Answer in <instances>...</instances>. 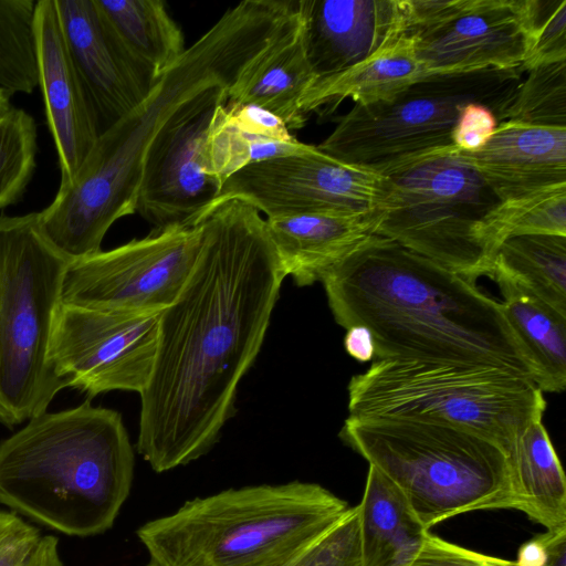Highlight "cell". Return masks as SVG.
I'll list each match as a JSON object with an SVG mask.
<instances>
[{
    "mask_svg": "<svg viewBox=\"0 0 566 566\" xmlns=\"http://www.w3.org/2000/svg\"><path fill=\"white\" fill-rule=\"evenodd\" d=\"M226 102L216 107L203 146V171L220 190L232 175L250 165L311 148L312 145L297 139L281 142L242 132L228 117Z\"/></svg>",
    "mask_w": 566,
    "mask_h": 566,
    "instance_id": "cell-27",
    "label": "cell"
},
{
    "mask_svg": "<svg viewBox=\"0 0 566 566\" xmlns=\"http://www.w3.org/2000/svg\"><path fill=\"white\" fill-rule=\"evenodd\" d=\"M339 438L400 490L428 531L472 511L523 512L509 455L481 434L421 419L348 416Z\"/></svg>",
    "mask_w": 566,
    "mask_h": 566,
    "instance_id": "cell-5",
    "label": "cell"
},
{
    "mask_svg": "<svg viewBox=\"0 0 566 566\" xmlns=\"http://www.w3.org/2000/svg\"><path fill=\"white\" fill-rule=\"evenodd\" d=\"M21 566H64L57 538L53 535L41 536L32 553Z\"/></svg>",
    "mask_w": 566,
    "mask_h": 566,
    "instance_id": "cell-40",
    "label": "cell"
},
{
    "mask_svg": "<svg viewBox=\"0 0 566 566\" xmlns=\"http://www.w3.org/2000/svg\"><path fill=\"white\" fill-rule=\"evenodd\" d=\"M41 538L39 530L12 511H0V566H21Z\"/></svg>",
    "mask_w": 566,
    "mask_h": 566,
    "instance_id": "cell-35",
    "label": "cell"
},
{
    "mask_svg": "<svg viewBox=\"0 0 566 566\" xmlns=\"http://www.w3.org/2000/svg\"><path fill=\"white\" fill-rule=\"evenodd\" d=\"M471 0H407V35L442 23L464 10Z\"/></svg>",
    "mask_w": 566,
    "mask_h": 566,
    "instance_id": "cell-38",
    "label": "cell"
},
{
    "mask_svg": "<svg viewBox=\"0 0 566 566\" xmlns=\"http://www.w3.org/2000/svg\"><path fill=\"white\" fill-rule=\"evenodd\" d=\"M348 509L317 483L258 484L189 500L136 534L147 566H282Z\"/></svg>",
    "mask_w": 566,
    "mask_h": 566,
    "instance_id": "cell-4",
    "label": "cell"
},
{
    "mask_svg": "<svg viewBox=\"0 0 566 566\" xmlns=\"http://www.w3.org/2000/svg\"><path fill=\"white\" fill-rule=\"evenodd\" d=\"M484 230L495 253L507 238L514 235L566 237V185L501 201L486 218Z\"/></svg>",
    "mask_w": 566,
    "mask_h": 566,
    "instance_id": "cell-29",
    "label": "cell"
},
{
    "mask_svg": "<svg viewBox=\"0 0 566 566\" xmlns=\"http://www.w3.org/2000/svg\"><path fill=\"white\" fill-rule=\"evenodd\" d=\"M34 0H0V87L30 94L39 86Z\"/></svg>",
    "mask_w": 566,
    "mask_h": 566,
    "instance_id": "cell-28",
    "label": "cell"
},
{
    "mask_svg": "<svg viewBox=\"0 0 566 566\" xmlns=\"http://www.w3.org/2000/svg\"><path fill=\"white\" fill-rule=\"evenodd\" d=\"M526 72L505 120L566 128V61L541 64Z\"/></svg>",
    "mask_w": 566,
    "mask_h": 566,
    "instance_id": "cell-30",
    "label": "cell"
},
{
    "mask_svg": "<svg viewBox=\"0 0 566 566\" xmlns=\"http://www.w3.org/2000/svg\"><path fill=\"white\" fill-rule=\"evenodd\" d=\"M401 566H515V563L459 546L427 532Z\"/></svg>",
    "mask_w": 566,
    "mask_h": 566,
    "instance_id": "cell-34",
    "label": "cell"
},
{
    "mask_svg": "<svg viewBox=\"0 0 566 566\" xmlns=\"http://www.w3.org/2000/svg\"><path fill=\"white\" fill-rule=\"evenodd\" d=\"M509 458L523 513L546 531L566 528L565 474L542 420L517 436Z\"/></svg>",
    "mask_w": 566,
    "mask_h": 566,
    "instance_id": "cell-23",
    "label": "cell"
},
{
    "mask_svg": "<svg viewBox=\"0 0 566 566\" xmlns=\"http://www.w3.org/2000/svg\"><path fill=\"white\" fill-rule=\"evenodd\" d=\"M547 562V552L541 541L535 536L525 542L518 549L515 566H545Z\"/></svg>",
    "mask_w": 566,
    "mask_h": 566,
    "instance_id": "cell-41",
    "label": "cell"
},
{
    "mask_svg": "<svg viewBox=\"0 0 566 566\" xmlns=\"http://www.w3.org/2000/svg\"><path fill=\"white\" fill-rule=\"evenodd\" d=\"M385 176L375 234L471 281L491 276L496 253L484 226L501 200L471 165L448 146Z\"/></svg>",
    "mask_w": 566,
    "mask_h": 566,
    "instance_id": "cell-9",
    "label": "cell"
},
{
    "mask_svg": "<svg viewBox=\"0 0 566 566\" xmlns=\"http://www.w3.org/2000/svg\"><path fill=\"white\" fill-rule=\"evenodd\" d=\"M161 312L103 311L61 303L48 360L67 387L90 398L146 388L155 363Z\"/></svg>",
    "mask_w": 566,
    "mask_h": 566,
    "instance_id": "cell-11",
    "label": "cell"
},
{
    "mask_svg": "<svg viewBox=\"0 0 566 566\" xmlns=\"http://www.w3.org/2000/svg\"><path fill=\"white\" fill-rule=\"evenodd\" d=\"M412 38L426 75L522 66L528 48L527 0H471Z\"/></svg>",
    "mask_w": 566,
    "mask_h": 566,
    "instance_id": "cell-14",
    "label": "cell"
},
{
    "mask_svg": "<svg viewBox=\"0 0 566 566\" xmlns=\"http://www.w3.org/2000/svg\"><path fill=\"white\" fill-rule=\"evenodd\" d=\"M499 125L496 115L479 103L464 105L451 133L452 146L459 150L475 151L494 134Z\"/></svg>",
    "mask_w": 566,
    "mask_h": 566,
    "instance_id": "cell-36",
    "label": "cell"
},
{
    "mask_svg": "<svg viewBox=\"0 0 566 566\" xmlns=\"http://www.w3.org/2000/svg\"><path fill=\"white\" fill-rule=\"evenodd\" d=\"M136 62L156 80L186 51L185 38L160 0H96Z\"/></svg>",
    "mask_w": 566,
    "mask_h": 566,
    "instance_id": "cell-25",
    "label": "cell"
},
{
    "mask_svg": "<svg viewBox=\"0 0 566 566\" xmlns=\"http://www.w3.org/2000/svg\"><path fill=\"white\" fill-rule=\"evenodd\" d=\"M201 229H153L142 238L71 262L61 303L82 307L151 313L179 295L197 261Z\"/></svg>",
    "mask_w": 566,
    "mask_h": 566,
    "instance_id": "cell-10",
    "label": "cell"
},
{
    "mask_svg": "<svg viewBox=\"0 0 566 566\" xmlns=\"http://www.w3.org/2000/svg\"><path fill=\"white\" fill-rule=\"evenodd\" d=\"M230 86H214L186 103L149 146L136 212L153 229L197 226L214 205L220 187L203 171V146L218 104Z\"/></svg>",
    "mask_w": 566,
    "mask_h": 566,
    "instance_id": "cell-13",
    "label": "cell"
},
{
    "mask_svg": "<svg viewBox=\"0 0 566 566\" xmlns=\"http://www.w3.org/2000/svg\"><path fill=\"white\" fill-rule=\"evenodd\" d=\"M298 10L315 81L378 54L409 29L407 0H298Z\"/></svg>",
    "mask_w": 566,
    "mask_h": 566,
    "instance_id": "cell-16",
    "label": "cell"
},
{
    "mask_svg": "<svg viewBox=\"0 0 566 566\" xmlns=\"http://www.w3.org/2000/svg\"><path fill=\"white\" fill-rule=\"evenodd\" d=\"M224 107L230 120L249 135L281 142L296 139L280 117L261 106L227 99Z\"/></svg>",
    "mask_w": 566,
    "mask_h": 566,
    "instance_id": "cell-37",
    "label": "cell"
},
{
    "mask_svg": "<svg viewBox=\"0 0 566 566\" xmlns=\"http://www.w3.org/2000/svg\"><path fill=\"white\" fill-rule=\"evenodd\" d=\"M282 566H361L358 505Z\"/></svg>",
    "mask_w": 566,
    "mask_h": 566,
    "instance_id": "cell-32",
    "label": "cell"
},
{
    "mask_svg": "<svg viewBox=\"0 0 566 566\" xmlns=\"http://www.w3.org/2000/svg\"><path fill=\"white\" fill-rule=\"evenodd\" d=\"M39 87L61 171L72 181L101 135L91 98L73 62L54 0L35 4Z\"/></svg>",
    "mask_w": 566,
    "mask_h": 566,
    "instance_id": "cell-17",
    "label": "cell"
},
{
    "mask_svg": "<svg viewBox=\"0 0 566 566\" xmlns=\"http://www.w3.org/2000/svg\"><path fill=\"white\" fill-rule=\"evenodd\" d=\"M387 191L386 176L339 161L312 145L304 153L235 172L222 185L214 205L241 200L266 219L314 213L359 216L378 210Z\"/></svg>",
    "mask_w": 566,
    "mask_h": 566,
    "instance_id": "cell-12",
    "label": "cell"
},
{
    "mask_svg": "<svg viewBox=\"0 0 566 566\" xmlns=\"http://www.w3.org/2000/svg\"><path fill=\"white\" fill-rule=\"evenodd\" d=\"M450 148L501 201L566 185V128L504 120L480 149Z\"/></svg>",
    "mask_w": 566,
    "mask_h": 566,
    "instance_id": "cell-18",
    "label": "cell"
},
{
    "mask_svg": "<svg viewBox=\"0 0 566 566\" xmlns=\"http://www.w3.org/2000/svg\"><path fill=\"white\" fill-rule=\"evenodd\" d=\"M525 72L522 66L492 67L424 76L390 99L355 104L317 148L385 176L451 146V133L467 104L485 105L504 122Z\"/></svg>",
    "mask_w": 566,
    "mask_h": 566,
    "instance_id": "cell-8",
    "label": "cell"
},
{
    "mask_svg": "<svg viewBox=\"0 0 566 566\" xmlns=\"http://www.w3.org/2000/svg\"><path fill=\"white\" fill-rule=\"evenodd\" d=\"M530 40L524 71L566 61V0H527Z\"/></svg>",
    "mask_w": 566,
    "mask_h": 566,
    "instance_id": "cell-33",
    "label": "cell"
},
{
    "mask_svg": "<svg viewBox=\"0 0 566 566\" xmlns=\"http://www.w3.org/2000/svg\"><path fill=\"white\" fill-rule=\"evenodd\" d=\"M378 210L359 216L300 214L265 218L285 275L302 287L323 277L375 234Z\"/></svg>",
    "mask_w": 566,
    "mask_h": 566,
    "instance_id": "cell-19",
    "label": "cell"
},
{
    "mask_svg": "<svg viewBox=\"0 0 566 566\" xmlns=\"http://www.w3.org/2000/svg\"><path fill=\"white\" fill-rule=\"evenodd\" d=\"M122 415L81 405L43 412L0 442V504L70 536L114 525L134 479Z\"/></svg>",
    "mask_w": 566,
    "mask_h": 566,
    "instance_id": "cell-3",
    "label": "cell"
},
{
    "mask_svg": "<svg viewBox=\"0 0 566 566\" xmlns=\"http://www.w3.org/2000/svg\"><path fill=\"white\" fill-rule=\"evenodd\" d=\"M70 263L44 237L38 212L0 216V423L10 429L67 388L48 352Z\"/></svg>",
    "mask_w": 566,
    "mask_h": 566,
    "instance_id": "cell-7",
    "label": "cell"
},
{
    "mask_svg": "<svg viewBox=\"0 0 566 566\" xmlns=\"http://www.w3.org/2000/svg\"><path fill=\"white\" fill-rule=\"evenodd\" d=\"M322 283L338 325L370 331L376 360L497 369L539 385L502 303L396 241L371 235Z\"/></svg>",
    "mask_w": 566,
    "mask_h": 566,
    "instance_id": "cell-2",
    "label": "cell"
},
{
    "mask_svg": "<svg viewBox=\"0 0 566 566\" xmlns=\"http://www.w3.org/2000/svg\"><path fill=\"white\" fill-rule=\"evenodd\" d=\"M358 507L361 566H401L429 532L400 490L371 465Z\"/></svg>",
    "mask_w": 566,
    "mask_h": 566,
    "instance_id": "cell-22",
    "label": "cell"
},
{
    "mask_svg": "<svg viewBox=\"0 0 566 566\" xmlns=\"http://www.w3.org/2000/svg\"><path fill=\"white\" fill-rule=\"evenodd\" d=\"M54 2L102 134L139 105L155 81L129 54L96 0Z\"/></svg>",
    "mask_w": 566,
    "mask_h": 566,
    "instance_id": "cell-15",
    "label": "cell"
},
{
    "mask_svg": "<svg viewBox=\"0 0 566 566\" xmlns=\"http://www.w3.org/2000/svg\"><path fill=\"white\" fill-rule=\"evenodd\" d=\"M315 81L307 61L297 8L279 34L240 72L228 101L261 106L291 129L304 127L307 116L301 102Z\"/></svg>",
    "mask_w": 566,
    "mask_h": 566,
    "instance_id": "cell-20",
    "label": "cell"
},
{
    "mask_svg": "<svg viewBox=\"0 0 566 566\" xmlns=\"http://www.w3.org/2000/svg\"><path fill=\"white\" fill-rule=\"evenodd\" d=\"M344 347L349 356L360 363L375 358V340L370 331L363 325H353L346 328Z\"/></svg>",
    "mask_w": 566,
    "mask_h": 566,
    "instance_id": "cell-39",
    "label": "cell"
},
{
    "mask_svg": "<svg viewBox=\"0 0 566 566\" xmlns=\"http://www.w3.org/2000/svg\"><path fill=\"white\" fill-rule=\"evenodd\" d=\"M199 226L197 261L161 311L153 371L140 394L137 450L158 473L201 458L218 441L286 276L253 206L219 202Z\"/></svg>",
    "mask_w": 566,
    "mask_h": 566,
    "instance_id": "cell-1",
    "label": "cell"
},
{
    "mask_svg": "<svg viewBox=\"0 0 566 566\" xmlns=\"http://www.w3.org/2000/svg\"><path fill=\"white\" fill-rule=\"evenodd\" d=\"M347 391L349 416L455 426L495 442L507 455L546 408L530 379L497 369L410 361L375 360L350 378Z\"/></svg>",
    "mask_w": 566,
    "mask_h": 566,
    "instance_id": "cell-6",
    "label": "cell"
},
{
    "mask_svg": "<svg viewBox=\"0 0 566 566\" xmlns=\"http://www.w3.org/2000/svg\"><path fill=\"white\" fill-rule=\"evenodd\" d=\"M503 296L502 307L515 334L532 355L542 392L566 387V316L511 283L494 280Z\"/></svg>",
    "mask_w": 566,
    "mask_h": 566,
    "instance_id": "cell-26",
    "label": "cell"
},
{
    "mask_svg": "<svg viewBox=\"0 0 566 566\" xmlns=\"http://www.w3.org/2000/svg\"><path fill=\"white\" fill-rule=\"evenodd\" d=\"M38 127L22 108L0 120V210L22 198L36 167Z\"/></svg>",
    "mask_w": 566,
    "mask_h": 566,
    "instance_id": "cell-31",
    "label": "cell"
},
{
    "mask_svg": "<svg viewBox=\"0 0 566 566\" xmlns=\"http://www.w3.org/2000/svg\"><path fill=\"white\" fill-rule=\"evenodd\" d=\"M490 277L511 283L566 316V237L507 238L496 252Z\"/></svg>",
    "mask_w": 566,
    "mask_h": 566,
    "instance_id": "cell-24",
    "label": "cell"
},
{
    "mask_svg": "<svg viewBox=\"0 0 566 566\" xmlns=\"http://www.w3.org/2000/svg\"><path fill=\"white\" fill-rule=\"evenodd\" d=\"M12 95L8 90L0 87V120L7 117L14 108L11 103Z\"/></svg>",
    "mask_w": 566,
    "mask_h": 566,
    "instance_id": "cell-42",
    "label": "cell"
},
{
    "mask_svg": "<svg viewBox=\"0 0 566 566\" xmlns=\"http://www.w3.org/2000/svg\"><path fill=\"white\" fill-rule=\"evenodd\" d=\"M424 76L413 40L406 34L353 67L314 81L302 98L301 109L307 116L324 105H336L347 98L357 105L387 101Z\"/></svg>",
    "mask_w": 566,
    "mask_h": 566,
    "instance_id": "cell-21",
    "label": "cell"
}]
</instances>
